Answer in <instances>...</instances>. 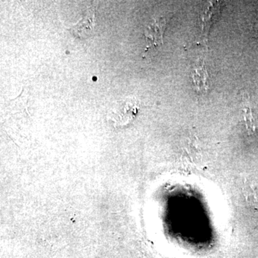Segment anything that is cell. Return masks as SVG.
I'll use <instances>...</instances> for the list:
<instances>
[{
    "label": "cell",
    "mask_w": 258,
    "mask_h": 258,
    "mask_svg": "<svg viewBox=\"0 0 258 258\" xmlns=\"http://www.w3.org/2000/svg\"><path fill=\"white\" fill-rule=\"evenodd\" d=\"M96 25V8L94 7L88 8L84 16L76 25L71 28V32L75 36L84 37L89 35Z\"/></svg>",
    "instance_id": "7a4b0ae2"
},
{
    "label": "cell",
    "mask_w": 258,
    "mask_h": 258,
    "mask_svg": "<svg viewBox=\"0 0 258 258\" xmlns=\"http://www.w3.org/2000/svg\"><path fill=\"white\" fill-rule=\"evenodd\" d=\"M139 104L134 97L126 98L119 107L110 113V118L115 125L123 126L134 119L139 111Z\"/></svg>",
    "instance_id": "6da1fadb"
},
{
    "label": "cell",
    "mask_w": 258,
    "mask_h": 258,
    "mask_svg": "<svg viewBox=\"0 0 258 258\" xmlns=\"http://www.w3.org/2000/svg\"><path fill=\"white\" fill-rule=\"evenodd\" d=\"M244 107V118L249 135H255L258 131V119L249 106Z\"/></svg>",
    "instance_id": "8992f818"
},
{
    "label": "cell",
    "mask_w": 258,
    "mask_h": 258,
    "mask_svg": "<svg viewBox=\"0 0 258 258\" xmlns=\"http://www.w3.org/2000/svg\"><path fill=\"white\" fill-rule=\"evenodd\" d=\"M166 28V20L160 18L155 19L145 29V37L147 42L152 46L163 43V35Z\"/></svg>",
    "instance_id": "277c9868"
},
{
    "label": "cell",
    "mask_w": 258,
    "mask_h": 258,
    "mask_svg": "<svg viewBox=\"0 0 258 258\" xmlns=\"http://www.w3.org/2000/svg\"><path fill=\"white\" fill-rule=\"evenodd\" d=\"M193 82L198 92L205 93L210 88L209 75L203 60H200L194 68Z\"/></svg>",
    "instance_id": "5b68a950"
},
{
    "label": "cell",
    "mask_w": 258,
    "mask_h": 258,
    "mask_svg": "<svg viewBox=\"0 0 258 258\" xmlns=\"http://www.w3.org/2000/svg\"><path fill=\"white\" fill-rule=\"evenodd\" d=\"M221 13V4L219 2L216 3H210L207 10L201 17V37L203 42L208 40L209 32L212 24L218 18Z\"/></svg>",
    "instance_id": "3957f363"
}]
</instances>
